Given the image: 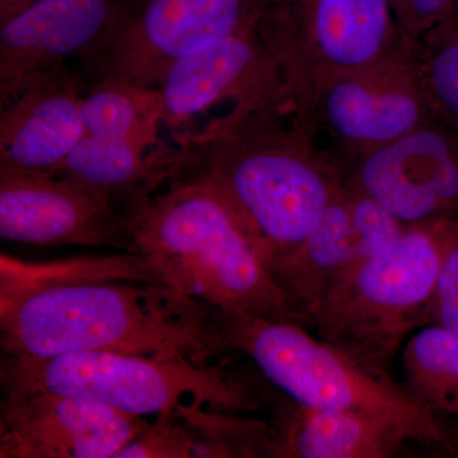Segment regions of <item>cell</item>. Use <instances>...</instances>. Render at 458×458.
Instances as JSON below:
<instances>
[{"label":"cell","instance_id":"obj_11","mask_svg":"<svg viewBox=\"0 0 458 458\" xmlns=\"http://www.w3.org/2000/svg\"><path fill=\"white\" fill-rule=\"evenodd\" d=\"M164 128L174 140L237 106L284 90L282 78L258 31L213 38L179 57L158 87Z\"/></svg>","mask_w":458,"mask_h":458},{"label":"cell","instance_id":"obj_23","mask_svg":"<svg viewBox=\"0 0 458 458\" xmlns=\"http://www.w3.org/2000/svg\"><path fill=\"white\" fill-rule=\"evenodd\" d=\"M443 259L432 304V322L458 336V221L442 222Z\"/></svg>","mask_w":458,"mask_h":458},{"label":"cell","instance_id":"obj_3","mask_svg":"<svg viewBox=\"0 0 458 458\" xmlns=\"http://www.w3.org/2000/svg\"><path fill=\"white\" fill-rule=\"evenodd\" d=\"M131 250L172 286L213 311L304 325L221 199L174 176L123 209Z\"/></svg>","mask_w":458,"mask_h":458},{"label":"cell","instance_id":"obj_4","mask_svg":"<svg viewBox=\"0 0 458 458\" xmlns=\"http://www.w3.org/2000/svg\"><path fill=\"white\" fill-rule=\"evenodd\" d=\"M218 352H238L300 406L354 410L393 421L415 443L454 451L438 418L405 386L352 360L297 322L213 311Z\"/></svg>","mask_w":458,"mask_h":458},{"label":"cell","instance_id":"obj_6","mask_svg":"<svg viewBox=\"0 0 458 458\" xmlns=\"http://www.w3.org/2000/svg\"><path fill=\"white\" fill-rule=\"evenodd\" d=\"M3 394L44 391L110 406L135 417L255 408L242 379L225 364L116 352L33 358L3 352Z\"/></svg>","mask_w":458,"mask_h":458},{"label":"cell","instance_id":"obj_13","mask_svg":"<svg viewBox=\"0 0 458 458\" xmlns=\"http://www.w3.org/2000/svg\"><path fill=\"white\" fill-rule=\"evenodd\" d=\"M403 229L378 201L344 180L302 242L267 270L307 327L327 286L355 262L390 246Z\"/></svg>","mask_w":458,"mask_h":458},{"label":"cell","instance_id":"obj_1","mask_svg":"<svg viewBox=\"0 0 458 458\" xmlns=\"http://www.w3.org/2000/svg\"><path fill=\"white\" fill-rule=\"evenodd\" d=\"M3 352H116L209 361L213 312L134 251L47 262L0 255Z\"/></svg>","mask_w":458,"mask_h":458},{"label":"cell","instance_id":"obj_25","mask_svg":"<svg viewBox=\"0 0 458 458\" xmlns=\"http://www.w3.org/2000/svg\"><path fill=\"white\" fill-rule=\"evenodd\" d=\"M35 0H0V23L16 16Z\"/></svg>","mask_w":458,"mask_h":458},{"label":"cell","instance_id":"obj_15","mask_svg":"<svg viewBox=\"0 0 458 458\" xmlns=\"http://www.w3.org/2000/svg\"><path fill=\"white\" fill-rule=\"evenodd\" d=\"M120 0H35L0 23V105L38 75L81 57L110 25Z\"/></svg>","mask_w":458,"mask_h":458},{"label":"cell","instance_id":"obj_24","mask_svg":"<svg viewBox=\"0 0 458 458\" xmlns=\"http://www.w3.org/2000/svg\"><path fill=\"white\" fill-rule=\"evenodd\" d=\"M394 20L409 41L441 23L456 11L454 0H388Z\"/></svg>","mask_w":458,"mask_h":458},{"label":"cell","instance_id":"obj_22","mask_svg":"<svg viewBox=\"0 0 458 458\" xmlns=\"http://www.w3.org/2000/svg\"><path fill=\"white\" fill-rule=\"evenodd\" d=\"M179 418L180 412L157 418L114 457H218L209 445L199 443Z\"/></svg>","mask_w":458,"mask_h":458},{"label":"cell","instance_id":"obj_7","mask_svg":"<svg viewBox=\"0 0 458 458\" xmlns=\"http://www.w3.org/2000/svg\"><path fill=\"white\" fill-rule=\"evenodd\" d=\"M256 31L286 98L307 114L325 84L372 64L406 38L388 0H270Z\"/></svg>","mask_w":458,"mask_h":458},{"label":"cell","instance_id":"obj_14","mask_svg":"<svg viewBox=\"0 0 458 458\" xmlns=\"http://www.w3.org/2000/svg\"><path fill=\"white\" fill-rule=\"evenodd\" d=\"M149 424L146 418L69 394H4L0 457H114Z\"/></svg>","mask_w":458,"mask_h":458},{"label":"cell","instance_id":"obj_12","mask_svg":"<svg viewBox=\"0 0 458 458\" xmlns=\"http://www.w3.org/2000/svg\"><path fill=\"white\" fill-rule=\"evenodd\" d=\"M0 237L36 246L131 250L123 213L110 199L60 174L0 167Z\"/></svg>","mask_w":458,"mask_h":458},{"label":"cell","instance_id":"obj_8","mask_svg":"<svg viewBox=\"0 0 458 458\" xmlns=\"http://www.w3.org/2000/svg\"><path fill=\"white\" fill-rule=\"evenodd\" d=\"M270 0H131L80 57L84 86L102 80L158 89L183 54L255 31Z\"/></svg>","mask_w":458,"mask_h":458},{"label":"cell","instance_id":"obj_2","mask_svg":"<svg viewBox=\"0 0 458 458\" xmlns=\"http://www.w3.org/2000/svg\"><path fill=\"white\" fill-rule=\"evenodd\" d=\"M285 90L208 120L177 141L174 176L201 181L269 269L306 238L344 186L342 164Z\"/></svg>","mask_w":458,"mask_h":458},{"label":"cell","instance_id":"obj_17","mask_svg":"<svg viewBox=\"0 0 458 458\" xmlns=\"http://www.w3.org/2000/svg\"><path fill=\"white\" fill-rule=\"evenodd\" d=\"M409 442L415 443L405 429L375 415L300 406L267 452L289 458H387Z\"/></svg>","mask_w":458,"mask_h":458},{"label":"cell","instance_id":"obj_16","mask_svg":"<svg viewBox=\"0 0 458 458\" xmlns=\"http://www.w3.org/2000/svg\"><path fill=\"white\" fill-rule=\"evenodd\" d=\"M82 74L68 64L36 77L0 105V167L55 174L86 137Z\"/></svg>","mask_w":458,"mask_h":458},{"label":"cell","instance_id":"obj_19","mask_svg":"<svg viewBox=\"0 0 458 458\" xmlns=\"http://www.w3.org/2000/svg\"><path fill=\"white\" fill-rule=\"evenodd\" d=\"M81 114L87 135L162 146L164 128L158 89L102 80L84 87Z\"/></svg>","mask_w":458,"mask_h":458},{"label":"cell","instance_id":"obj_9","mask_svg":"<svg viewBox=\"0 0 458 458\" xmlns=\"http://www.w3.org/2000/svg\"><path fill=\"white\" fill-rule=\"evenodd\" d=\"M309 116L334 143L340 161H352L437 122L405 38L390 54L325 84Z\"/></svg>","mask_w":458,"mask_h":458},{"label":"cell","instance_id":"obj_26","mask_svg":"<svg viewBox=\"0 0 458 458\" xmlns=\"http://www.w3.org/2000/svg\"><path fill=\"white\" fill-rule=\"evenodd\" d=\"M454 3H456V8L458 9V0H454Z\"/></svg>","mask_w":458,"mask_h":458},{"label":"cell","instance_id":"obj_21","mask_svg":"<svg viewBox=\"0 0 458 458\" xmlns=\"http://www.w3.org/2000/svg\"><path fill=\"white\" fill-rule=\"evenodd\" d=\"M410 44L434 117L458 131V9Z\"/></svg>","mask_w":458,"mask_h":458},{"label":"cell","instance_id":"obj_18","mask_svg":"<svg viewBox=\"0 0 458 458\" xmlns=\"http://www.w3.org/2000/svg\"><path fill=\"white\" fill-rule=\"evenodd\" d=\"M176 149L86 135L56 174L82 183L125 209L174 176Z\"/></svg>","mask_w":458,"mask_h":458},{"label":"cell","instance_id":"obj_10","mask_svg":"<svg viewBox=\"0 0 458 458\" xmlns=\"http://www.w3.org/2000/svg\"><path fill=\"white\" fill-rule=\"evenodd\" d=\"M340 164L345 182L378 201L403 228L458 221V131L450 125L427 123Z\"/></svg>","mask_w":458,"mask_h":458},{"label":"cell","instance_id":"obj_20","mask_svg":"<svg viewBox=\"0 0 458 458\" xmlns=\"http://www.w3.org/2000/svg\"><path fill=\"white\" fill-rule=\"evenodd\" d=\"M405 387L419 403L458 417V336L438 325L421 328L403 352Z\"/></svg>","mask_w":458,"mask_h":458},{"label":"cell","instance_id":"obj_5","mask_svg":"<svg viewBox=\"0 0 458 458\" xmlns=\"http://www.w3.org/2000/svg\"><path fill=\"white\" fill-rule=\"evenodd\" d=\"M443 249L442 222L403 229L327 286L307 327L363 366L388 373L403 339L432 321Z\"/></svg>","mask_w":458,"mask_h":458}]
</instances>
